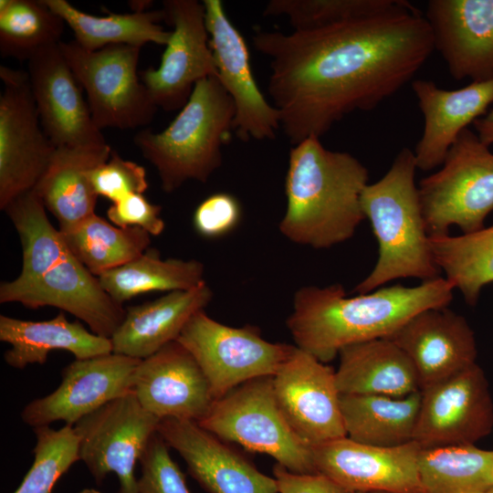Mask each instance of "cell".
<instances>
[{
  "label": "cell",
  "instance_id": "obj_1",
  "mask_svg": "<svg viewBox=\"0 0 493 493\" xmlns=\"http://www.w3.org/2000/svg\"><path fill=\"white\" fill-rule=\"evenodd\" d=\"M269 59L267 90L280 128L295 145L320 138L356 110H371L403 88L434 51L431 28L410 2L404 7L326 27L257 30Z\"/></svg>",
  "mask_w": 493,
  "mask_h": 493
},
{
  "label": "cell",
  "instance_id": "obj_2",
  "mask_svg": "<svg viewBox=\"0 0 493 493\" xmlns=\"http://www.w3.org/2000/svg\"><path fill=\"white\" fill-rule=\"evenodd\" d=\"M4 211L19 236L23 261L17 278L1 282L0 303L56 307L84 321L91 332L110 338L125 309L70 252L37 194L18 196Z\"/></svg>",
  "mask_w": 493,
  "mask_h": 493
},
{
  "label": "cell",
  "instance_id": "obj_3",
  "mask_svg": "<svg viewBox=\"0 0 493 493\" xmlns=\"http://www.w3.org/2000/svg\"><path fill=\"white\" fill-rule=\"evenodd\" d=\"M454 289L443 277L354 297L340 284L302 287L295 292L287 327L299 349L327 363L344 347L387 338L418 312L446 307Z\"/></svg>",
  "mask_w": 493,
  "mask_h": 493
},
{
  "label": "cell",
  "instance_id": "obj_4",
  "mask_svg": "<svg viewBox=\"0 0 493 493\" xmlns=\"http://www.w3.org/2000/svg\"><path fill=\"white\" fill-rule=\"evenodd\" d=\"M368 178L367 168L356 157L325 148L320 138L309 137L293 145L280 233L293 243L316 249L351 238L365 218L361 195Z\"/></svg>",
  "mask_w": 493,
  "mask_h": 493
},
{
  "label": "cell",
  "instance_id": "obj_5",
  "mask_svg": "<svg viewBox=\"0 0 493 493\" xmlns=\"http://www.w3.org/2000/svg\"><path fill=\"white\" fill-rule=\"evenodd\" d=\"M416 169L414 151L403 148L386 173L364 187L361 205L378 243V258L352 292L368 293L398 278L425 282L441 277L425 230Z\"/></svg>",
  "mask_w": 493,
  "mask_h": 493
},
{
  "label": "cell",
  "instance_id": "obj_6",
  "mask_svg": "<svg viewBox=\"0 0 493 493\" xmlns=\"http://www.w3.org/2000/svg\"><path fill=\"white\" fill-rule=\"evenodd\" d=\"M236 109L217 76L198 81L185 105L162 131L143 129L133 142L156 169L162 189L208 181L222 164V146L234 131Z\"/></svg>",
  "mask_w": 493,
  "mask_h": 493
},
{
  "label": "cell",
  "instance_id": "obj_7",
  "mask_svg": "<svg viewBox=\"0 0 493 493\" xmlns=\"http://www.w3.org/2000/svg\"><path fill=\"white\" fill-rule=\"evenodd\" d=\"M419 197L429 236L463 234L484 228L493 211V152L476 132L464 130L449 149L442 167L422 179Z\"/></svg>",
  "mask_w": 493,
  "mask_h": 493
},
{
  "label": "cell",
  "instance_id": "obj_8",
  "mask_svg": "<svg viewBox=\"0 0 493 493\" xmlns=\"http://www.w3.org/2000/svg\"><path fill=\"white\" fill-rule=\"evenodd\" d=\"M198 425L222 440L269 455L291 472H317L312 446L294 432L283 415L272 376L249 380L215 400Z\"/></svg>",
  "mask_w": 493,
  "mask_h": 493
},
{
  "label": "cell",
  "instance_id": "obj_9",
  "mask_svg": "<svg viewBox=\"0 0 493 493\" xmlns=\"http://www.w3.org/2000/svg\"><path fill=\"white\" fill-rule=\"evenodd\" d=\"M59 48L100 131L135 129L152 121L158 108L138 75L141 47L112 45L89 51L71 40L60 41Z\"/></svg>",
  "mask_w": 493,
  "mask_h": 493
},
{
  "label": "cell",
  "instance_id": "obj_10",
  "mask_svg": "<svg viewBox=\"0 0 493 493\" xmlns=\"http://www.w3.org/2000/svg\"><path fill=\"white\" fill-rule=\"evenodd\" d=\"M194 358L215 400L255 378L274 376L295 346L262 338L251 325L231 327L196 312L176 340Z\"/></svg>",
  "mask_w": 493,
  "mask_h": 493
},
{
  "label": "cell",
  "instance_id": "obj_11",
  "mask_svg": "<svg viewBox=\"0 0 493 493\" xmlns=\"http://www.w3.org/2000/svg\"><path fill=\"white\" fill-rule=\"evenodd\" d=\"M0 209L33 191L57 147L46 135L28 73L0 67Z\"/></svg>",
  "mask_w": 493,
  "mask_h": 493
},
{
  "label": "cell",
  "instance_id": "obj_12",
  "mask_svg": "<svg viewBox=\"0 0 493 493\" xmlns=\"http://www.w3.org/2000/svg\"><path fill=\"white\" fill-rule=\"evenodd\" d=\"M160 420L146 411L131 392L74 425L80 460L98 485L113 472L119 479V493H137L135 467L157 432Z\"/></svg>",
  "mask_w": 493,
  "mask_h": 493
},
{
  "label": "cell",
  "instance_id": "obj_13",
  "mask_svg": "<svg viewBox=\"0 0 493 493\" xmlns=\"http://www.w3.org/2000/svg\"><path fill=\"white\" fill-rule=\"evenodd\" d=\"M421 391L413 441L421 448L474 445L493 428V401L477 364Z\"/></svg>",
  "mask_w": 493,
  "mask_h": 493
},
{
  "label": "cell",
  "instance_id": "obj_14",
  "mask_svg": "<svg viewBox=\"0 0 493 493\" xmlns=\"http://www.w3.org/2000/svg\"><path fill=\"white\" fill-rule=\"evenodd\" d=\"M163 11L173 29L159 67H150L140 75L157 108L172 111L185 105L198 81L217 76V71L204 3L165 0Z\"/></svg>",
  "mask_w": 493,
  "mask_h": 493
},
{
  "label": "cell",
  "instance_id": "obj_15",
  "mask_svg": "<svg viewBox=\"0 0 493 493\" xmlns=\"http://www.w3.org/2000/svg\"><path fill=\"white\" fill-rule=\"evenodd\" d=\"M272 381L283 415L302 440L313 446L346 436L330 366L295 346Z\"/></svg>",
  "mask_w": 493,
  "mask_h": 493
},
{
  "label": "cell",
  "instance_id": "obj_16",
  "mask_svg": "<svg viewBox=\"0 0 493 493\" xmlns=\"http://www.w3.org/2000/svg\"><path fill=\"white\" fill-rule=\"evenodd\" d=\"M141 361L114 352L75 360L62 370L61 383L54 392L25 406L23 422L33 428L58 420L74 426L85 415L131 393Z\"/></svg>",
  "mask_w": 493,
  "mask_h": 493
},
{
  "label": "cell",
  "instance_id": "obj_17",
  "mask_svg": "<svg viewBox=\"0 0 493 493\" xmlns=\"http://www.w3.org/2000/svg\"><path fill=\"white\" fill-rule=\"evenodd\" d=\"M203 3L217 77L236 109L235 134L243 142L274 139L280 128L279 111L256 82L243 36L229 20L222 1Z\"/></svg>",
  "mask_w": 493,
  "mask_h": 493
},
{
  "label": "cell",
  "instance_id": "obj_18",
  "mask_svg": "<svg viewBox=\"0 0 493 493\" xmlns=\"http://www.w3.org/2000/svg\"><path fill=\"white\" fill-rule=\"evenodd\" d=\"M31 91L41 126L57 147H100L107 143L94 123L87 100L59 43L27 61Z\"/></svg>",
  "mask_w": 493,
  "mask_h": 493
},
{
  "label": "cell",
  "instance_id": "obj_19",
  "mask_svg": "<svg viewBox=\"0 0 493 493\" xmlns=\"http://www.w3.org/2000/svg\"><path fill=\"white\" fill-rule=\"evenodd\" d=\"M317 472L352 492L421 493L418 456L411 441L375 446L341 437L312 446Z\"/></svg>",
  "mask_w": 493,
  "mask_h": 493
},
{
  "label": "cell",
  "instance_id": "obj_20",
  "mask_svg": "<svg viewBox=\"0 0 493 493\" xmlns=\"http://www.w3.org/2000/svg\"><path fill=\"white\" fill-rule=\"evenodd\" d=\"M157 433L187 465L189 474L209 493H278L276 479L197 422L161 419Z\"/></svg>",
  "mask_w": 493,
  "mask_h": 493
},
{
  "label": "cell",
  "instance_id": "obj_21",
  "mask_svg": "<svg viewBox=\"0 0 493 493\" xmlns=\"http://www.w3.org/2000/svg\"><path fill=\"white\" fill-rule=\"evenodd\" d=\"M132 393L141 405L159 419L198 423L215 402L200 366L177 341L140 362Z\"/></svg>",
  "mask_w": 493,
  "mask_h": 493
},
{
  "label": "cell",
  "instance_id": "obj_22",
  "mask_svg": "<svg viewBox=\"0 0 493 493\" xmlns=\"http://www.w3.org/2000/svg\"><path fill=\"white\" fill-rule=\"evenodd\" d=\"M387 339L411 360L420 390L476 363L475 334L466 319L445 308L426 309Z\"/></svg>",
  "mask_w": 493,
  "mask_h": 493
},
{
  "label": "cell",
  "instance_id": "obj_23",
  "mask_svg": "<svg viewBox=\"0 0 493 493\" xmlns=\"http://www.w3.org/2000/svg\"><path fill=\"white\" fill-rule=\"evenodd\" d=\"M425 17L453 79H493V0H430Z\"/></svg>",
  "mask_w": 493,
  "mask_h": 493
},
{
  "label": "cell",
  "instance_id": "obj_24",
  "mask_svg": "<svg viewBox=\"0 0 493 493\" xmlns=\"http://www.w3.org/2000/svg\"><path fill=\"white\" fill-rule=\"evenodd\" d=\"M424 117V130L414 150L417 169L442 165L459 134L493 104V79L471 81L457 89H444L431 80L412 82Z\"/></svg>",
  "mask_w": 493,
  "mask_h": 493
},
{
  "label": "cell",
  "instance_id": "obj_25",
  "mask_svg": "<svg viewBox=\"0 0 493 493\" xmlns=\"http://www.w3.org/2000/svg\"><path fill=\"white\" fill-rule=\"evenodd\" d=\"M213 297L205 281L188 290L168 292L152 301L130 306L110 338L112 352L143 360L178 339L189 320Z\"/></svg>",
  "mask_w": 493,
  "mask_h": 493
},
{
  "label": "cell",
  "instance_id": "obj_26",
  "mask_svg": "<svg viewBox=\"0 0 493 493\" xmlns=\"http://www.w3.org/2000/svg\"><path fill=\"white\" fill-rule=\"evenodd\" d=\"M0 341L11 348L4 354L5 362L16 369L44 364L50 351H67L76 360L112 352L110 338L89 331L79 320H68L59 312L47 320L32 321L0 315Z\"/></svg>",
  "mask_w": 493,
  "mask_h": 493
},
{
  "label": "cell",
  "instance_id": "obj_27",
  "mask_svg": "<svg viewBox=\"0 0 493 493\" xmlns=\"http://www.w3.org/2000/svg\"><path fill=\"white\" fill-rule=\"evenodd\" d=\"M112 149L100 147L57 148L34 192L66 231L95 213L98 195L89 173L108 161Z\"/></svg>",
  "mask_w": 493,
  "mask_h": 493
},
{
  "label": "cell",
  "instance_id": "obj_28",
  "mask_svg": "<svg viewBox=\"0 0 493 493\" xmlns=\"http://www.w3.org/2000/svg\"><path fill=\"white\" fill-rule=\"evenodd\" d=\"M338 356L335 379L340 394L402 397L420 390L411 360L387 339L344 347Z\"/></svg>",
  "mask_w": 493,
  "mask_h": 493
},
{
  "label": "cell",
  "instance_id": "obj_29",
  "mask_svg": "<svg viewBox=\"0 0 493 493\" xmlns=\"http://www.w3.org/2000/svg\"><path fill=\"white\" fill-rule=\"evenodd\" d=\"M421 391L402 397L341 394L346 436L369 446H397L413 441Z\"/></svg>",
  "mask_w": 493,
  "mask_h": 493
},
{
  "label": "cell",
  "instance_id": "obj_30",
  "mask_svg": "<svg viewBox=\"0 0 493 493\" xmlns=\"http://www.w3.org/2000/svg\"><path fill=\"white\" fill-rule=\"evenodd\" d=\"M42 2L63 19L73 31L74 40L89 51L112 45L142 47L146 43H154L165 46L171 36V31L159 24L165 20L163 9L97 16L76 8L66 0Z\"/></svg>",
  "mask_w": 493,
  "mask_h": 493
},
{
  "label": "cell",
  "instance_id": "obj_31",
  "mask_svg": "<svg viewBox=\"0 0 493 493\" xmlns=\"http://www.w3.org/2000/svg\"><path fill=\"white\" fill-rule=\"evenodd\" d=\"M205 267L196 259L161 257L155 248H148L137 258L100 277L104 291L118 304L153 291L188 290L202 282Z\"/></svg>",
  "mask_w": 493,
  "mask_h": 493
},
{
  "label": "cell",
  "instance_id": "obj_32",
  "mask_svg": "<svg viewBox=\"0 0 493 493\" xmlns=\"http://www.w3.org/2000/svg\"><path fill=\"white\" fill-rule=\"evenodd\" d=\"M60 233L74 257L97 278L143 254L152 236L140 227L113 226L95 213Z\"/></svg>",
  "mask_w": 493,
  "mask_h": 493
},
{
  "label": "cell",
  "instance_id": "obj_33",
  "mask_svg": "<svg viewBox=\"0 0 493 493\" xmlns=\"http://www.w3.org/2000/svg\"><path fill=\"white\" fill-rule=\"evenodd\" d=\"M421 493H487L493 488V451L475 446L421 448Z\"/></svg>",
  "mask_w": 493,
  "mask_h": 493
},
{
  "label": "cell",
  "instance_id": "obj_34",
  "mask_svg": "<svg viewBox=\"0 0 493 493\" xmlns=\"http://www.w3.org/2000/svg\"><path fill=\"white\" fill-rule=\"evenodd\" d=\"M438 268L475 305L484 286L493 282V226L477 232L429 236Z\"/></svg>",
  "mask_w": 493,
  "mask_h": 493
},
{
  "label": "cell",
  "instance_id": "obj_35",
  "mask_svg": "<svg viewBox=\"0 0 493 493\" xmlns=\"http://www.w3.org/2000/svg\"><path fill=\"white\" fill-rule=\"evenodd\" d=\"M65 25L42 0H1V56L28 61L40 49L62 41Z\"/></svg>",
  "mask_w": 493,
  "mask_h": 493
},
{
  "label": "cell",
  "instance_id": "obj_36",
  "mask_svg": "<svg viewBox=\"0 0 493 493\" xmlns=\"http://www.w3.org/2000/svg\"><path fill=\"white\" fill-rule=\"evenodd\" d=\"M408 3L404 0H271L263 14L286 17L293 31H308L385 14Z\"/></svg>",
  "mask_w": 493,
  "mask_h": 493
},
{
  "label": "cell",
  "instance_id": "obj_37",
  "mask_svg": "<svg viewBox=\"0 0 493 493\" xmlns=\"http://www.w3.org/2000/svg\"><path fill=\"white\" fill-rule=\"evenodd\" d=\"M37 443L34 461L13 493H51L58 480L80 460L79 440L73 426L33 428Z\"/></svg>",
  "mask_w": 493,
  "mask_h": 493
},
{
  "label": "cell",
  "instance_id": "obj_38",
  "mask_svg": "<svg viewBox=\"0 0 493 493\" xmlns=\"http://www.w3.org/2000/svg\"><path fill=\"white\" fill-rule=\"evenodd\" d=\"M168 447L156 432L139 461L137 493H190L185 476L170 456Z\"/></svg>",
  "mask_w": 493,
  "mask_h": 493
},
{
  "label": "cell",
  "instance_id": "obj_39",
  "mask_svg": "<svg viewBox=\"0 0 493 493\" xmlns=\"http://www.w3.org/2000/svg\"><path fill=\"white\" fill-rule=\"evenodd\" d=\"M93 191L115 203L131 194L148 189L146 170L137 163L124 160L114 150L105 163L89 173Z\"/></svg>",
  "mask_w": 493,
  "mask_h": 493
},
{
  "label": "cell",
  "instance_id": "obj_40",
  "mask_svg": "<svg viewBox=\"0 0 493 493\" xmlns=\"http://www.w3.org/2000/svg\"><path fill=\"white\" fill-rule=\"evenodd\" d=\"M241 218L238 200L227 193H215L196 207L193 224L195 231L206 238H217L230 233Z\"/></svg>",
  "mask_w": 493,
  "mask_h": 493
},
{
  "label": "cell",
  "instance_id": "obj_41",
  "mask_svg": "<svg viewBox=\"0 0 493 493\" xmlns=\"http://www.w3.org/2000/svg\"><path fill=\"white\" fill-rule=\"evenodd\" d=\"M161 209V206L150 203L143 194H131L112 203L107 216L116 226L140 227L151 236H159L165 227Z\"/></svg>",
  "mask_w": 493,
  "mask_h": 493
},
{
  "label": "cell",
  "instance_id": "obj_42",
  "mask_svg": "<svg viewBox=\"0 0 493 493\" xmlns=\"http://www.w3.org/2000/svg\"><path fill=\"white\" fill-rule=\"evenodd\" d=\"M273 474L278 493H354L319 472L294 473L277 463Z\"/></svg>",
  "mask_w": 493,
  "mask_h": 493
},
{
  "label": "cell",
  "instance_id": "obj_43",
  "mask_svg": "<svg viewBox=\"0 0 493 493\" xmlns=\"http://www.w3.org/2000/svg\"><path fill=\"white\" fill-rule=\"evenodd\" d=\"M472 124L479 140L488 146L493 145V109Z\"/></svg>",
  "mask_w": 493,
  "mask_h": 493
},
{
  "label": "cell",
  "instance_id": "obj_44",
  "mask_svg": "<svg viewBox=\"0 0 493 493\" xmlns=\"http://www.w3.org/2000/svg\"><path fill=\"white\" fill-rule=\"evenodd\" d=\"M79 493H101V492H100L99 490L94 489V488H84L81 491H79Z\"/></svg>",
  "mask_w": 493,
  "mask_h": 493
},
{
  "label": "cell",
  "instance_id": "obj_45",
  "mask_svg": "<svg viewBox=\"0 0 493 493\" xmlns=\"http://www.w3.org/2000/svg\"><path fill=\"white\" fill-rule=\"evenodd\" d=\"M354 493H384V492H354Z\"/></svg>",
  "mask_w": 493,
  "mask_h": 493
},
{
  "label": "cell",
  "instance_id": "obj_46",
  "mask_svg": "<svg viewBox=\"0 0 493 493\" xmlns=\"http://www.w3.org/2000/svg\"><path fill=\"white\" fill-rule=\"evenodd\" d=\"M487 493H493V488H490Z\"/></svg>",
  "mask_w": 493,
  "mask_h": 493
}]
</instances>
